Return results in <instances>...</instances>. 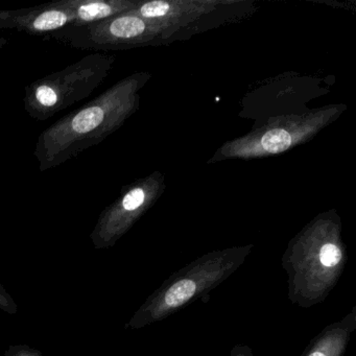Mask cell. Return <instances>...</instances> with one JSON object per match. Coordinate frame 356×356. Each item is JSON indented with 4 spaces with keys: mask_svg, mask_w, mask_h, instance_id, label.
I'll list each match as a JSON object with an SVG mask.
<instances>
[{
    "mask_svg": "<svg viewBox=\"0 0 356 356\" xmlns=\"http://www.w3.org/2000/svg\"><path fill=\"white\" fill-rule=\"evenodd\" d=\"M230 356H254L253 352H252L251 348L249 346L239 345L234 346L232 351H231Z\"/></svg>",
    "mask_w": 356,
    "mask_h": 356,
    "instance_id": "obj_11",
    "label": "cell"
},
{
    "mask_svg": "<svg viewBox=\"0 0 356 356\" xmlns=\"http://www.w3.org/2000/svg\"><path fill=\"white\" fill-rule=\"evenodd\" d=\"M0 309L10 314H16L18 310L17 304L1 284H0Z\"/></svg>",
    "mask_w": 356,
    "mask_h": 356,
    "instance_id": "obj_9",
    "label": "cell"
},
{
    "mask_svg": "<svg viewBox=\"0 0 356 356\" xmlns=\"http://www.w3.org/2000/svg\"><path fill=\"white\" fill-rule=\"evenodd\" d=\"M356 330V305L310 339L301 356H343Z\"/></svg>",
    "mask_w": 356,
    "mask_h": 356,
    "instance_id": "obj_7",
    "label": "cell"
},
{
    "mask_svg": "<svg viewBox=\"0 0 356 356\" xmlns=\"http://www.w3.org/2000/svg\"><path fill=\"white\" fill-rule=\"evenodd\" d=\"M291 145V137L284 130H274L266 133L261 139L264 151L277 154L286 151Z\"/></svg>",
    "mask_w": 356,
    "mask_h": 356,
    "instance_id": "obj_8",
    "label": "cell"
},
{
    "mask_svg": "<svg viewBox=\"0 0 356 356\" xmlns=\"http://www.w3.org/2000/svg\"><path fill=\"white\" fill-rule=\"evenodd\" d=\"M114 62L113 56L90 54L64 70L31 83L24 93V110L38 122L54 118L90 97L109 76Z\"/></svg>",
    "mask_w": 356,
    "mask_h": 356,
    "instance_id": "obj_4",
    "label": "cell"
},
{
    "mask_svg": "<svg viewBox=\"0 0 356 356\" xmlns=\"http://www.w3.org/2000/svg\"><path fill=\"white\" fill-rule=\"evenodd\" d=\"M139 84L137 76L124 79L45 129L34 149L40 172L78 157L120 129L134 112Z\"/></svg>",
    "mask_w": 356,
    "mask_h": 356,
    "instance_id": "obj_1",
    "label": "cell"
},
{
    "mask_svg": "<svg viewBox=\"0 0 356 356\" xmlns=\"http://www.w3.org/2000/svg\"><path fill=\"white\" fill-rule=\"evenodd\" d=\"M253 245L210 252L170 275L133 314L127 329L138 330L160 322L208 293L234 274Z\"/></svg>",
    "mask_w": 356,
    "mask_h": 356,
    "instance_id": "obj_3",
    "label": "cell"
},
{
    "mask_svg": "<svg viewBox=\"0 0 356 356\" xmlns=\"http://www.w3.org/2000/svg\"><path fill=\"white\" fill-rule=\"evenodd\" d=\"M6 356H43V354L30 346L19 345L10 346Z\"/></svg>",
    "mask_w": 356,
    "mask_h": 356,
    "instance_id": "obj_10",
    "label": "cell"
},
{
    "mask_svg": "<svg viewBox=\"0 0 356 356\" xmlns=\"http://www.w3.org/2000/svg\"><path fill=\"white\" fill-rule=\"evenodd\" d=\"M347 264V248L337 222L320 220L308 227L289 243L281 259L289 301L300 308L323 303Z\"/></svg>",
    "mask_w": 356,
    "mask_h": 356,
    "instance_id": "obj_2",
    "label": "cell"
},
{
    "mask_svg": "<svg viewBox=\"0 0 356 356\" xmlns=\"http://www.w3.org/2000/svg\"><path fill=\"white\" fill-rule=\"evenodd\" d=\"M147 20L129 11L86 26H70L47 37L82 51H108L143 44L151 35Z\"/></svg>",
    "mask_w": 356,
    "mask_h": 356,
    "instance_id": "obj_5",
    "label": "cell"
},
{
    "mask_svg": "<svg viewBox=\"0 0 356 356\" xmlns=\"http://www.w3.org/2000/svg\"><path fill=\"white\" fill-rule=\"evenodd\" d=\"M8 40L7 38L3 36V35H0V51L3 49V47L7 45Z\"/></svg>",
    "mask_w": 356,
    "mask_h": 356,
    "instance_id": "obj_12",
    "label": "cell"
},
{
    "mask_svg": "<svg viewBox=\"0 0 356 356\" xmlns=\"http://www.w3.org/2000/svg\"><path fill=\"white\" fill-rule=\"evenodd\" d=\"M80 26L78 0H58L37 7L0 10V30L49 37L64 29Z\"/></svg>",
    "mask_w": 356,
    "mask_h": 356,
    "instance_id": "obj_6",
    "label": "cell"
}]
</instances>
